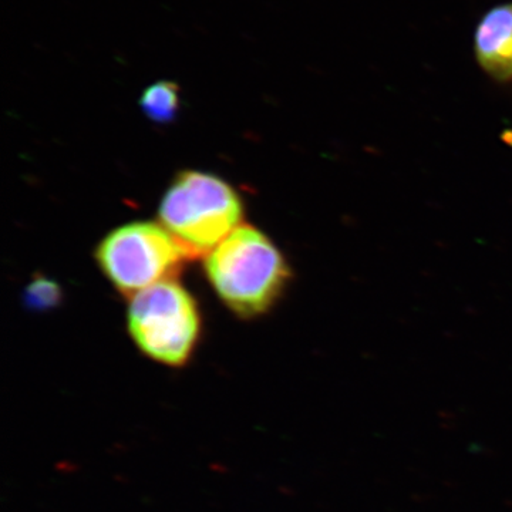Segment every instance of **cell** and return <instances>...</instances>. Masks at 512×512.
Instances as JSON below:
<instances>
[{"label": "cell", "mask_w": 512, "mask_h": 512, "mask_svg": "<svg viewBox=\"0 0 512 512\" xmlns=\"http://www.w3.org/2000/svg\"><path fill=\"white\" fill-rule=\"evenodd\" d=\"M140 106L154 123H173L180 109V89L171 80H160L146 89L141 96Z\"/></svg>", "instance_id": "obj_6"}, {"label": "cell", "mask_w": 512, "mask_h": 512, "mask_svg": "<svg viewBox=\"0 0 512 512\" xmlns=\"http://www.w3.org/2000/svg\"><path fill=\"white\" fill-rule=\"evenodd\" d=\"M242 220V202L215 175L187 171L175 178L160 205V222L185 259L207 258Z\"/></svg>", "instance_id": "obj_2"}, {"label": "cell", "mask_w": 512, "mask_h": 512, "mask_svg": "<svg viewBox=\"0 0 512 512\" xmlns=\"http://www.w3.org/2000/svg\"><path fill=\"white\" fill-rule=\"evenodd\" d=\"M96 258L107 278L130 298L160 282L175 281L185 261L170 232L147 221L114 229L101 241Z\"/></svg>", "instance_id": "obj_4"}, {"label": "cell", "mask_w": 512, "mask_h": 512, "mask_svg": "<svg viewBox=\"0 0 512 512\" xmlns=\"http://www.w3.org/2000/svg\"><path fill=\"white\" fill-rule=\"evenodd\" d=\"M62 299L59 285L49 279L36 278L25 292V301L33 309L56 308Z\"/></svg>", "instance_id": "obj_7"}, {"label": "cell", "mask_w": 512, "mask_h": 512, "mask_svg": "<svg viewBox=\"0 0 512 512\" xmlns=\"http://www.w3.org/2000/svg\"><path fill=\"white\" fill-rule=\"evenodd\" d=\"M205 272L225 305L244 319L268 312L291 278L279 249L251 225H239L205 258Z\"/></svg>", "instance_id": "obj_1"}, {"label": "cell", "mask_w": 512, "mask_h": 512, "mask_svg": "<svg viewBox=\"0 0 512 512\" xmlns=\"http://www.w3.org/2000/svg\"><path fill=\"white\" fill-rule=\"evenodd\" d=\"M477 62L491 79L512 80V3L488 10L474 35Z\"/></svg>", "instance_id": "obj_5"}, {"label": "cell", "mask_w": 512, "mask_h": 512, "mask_svg": "<svg viewBox=\"0 0 512 512\" xmlns=\"http://www.w3.org/2000/svg\"><path fill=\"white\" fill-rule=\"evenodd\" d=\"M197 303L175 281L138 292L128 306V330L141 353L154 362L183 367L200 338Z\"/></svg>", "instance_id": "obj_3"}]
</instances>
